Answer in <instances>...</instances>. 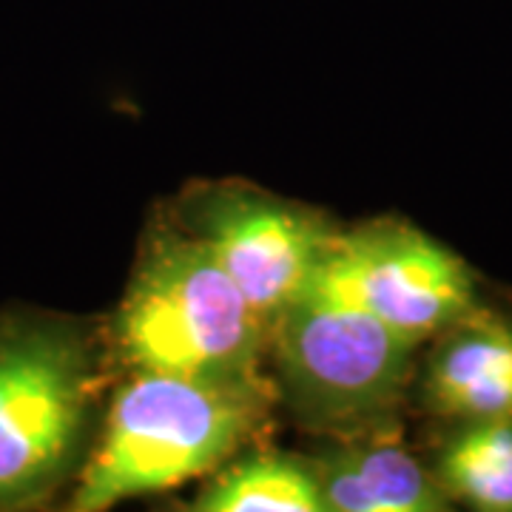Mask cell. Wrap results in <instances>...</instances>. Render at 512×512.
Segmentation results:
<instances>
[{
    "label": "cell",
    "instance_id": "cell-5",
    "mask_svg": "<svg viewBox=\"0 0 512 512\" xmlns=\"http://www.w3.org/2000/svg\"><path fill=\"white\" fill-rule=\"evenodd\" d=\"M308 288L359 305L413 345L436 339L478 311L467 262L399 220L339 231Z\"/></svg>",
    "mask_w": 512,
    "mask_h": 512
},
{
    "label": "cell",
    "instance_id": "cell-8",
    "mask_svg": "<svg viewBox=\"0 0 512 512\" xmlns=\"http://www.w3.org/2000/svg\"><path fill=\"white\" fill-rule=\"evenodd\" d=\"M427 407L453 421L512 416V325L473 311L436 336L424 373Z\"/></svg>",
    "mask_w": 512,
    "mask_h": 512
},
{
    "label": "cell",
    "instance_id": "cell-4",
    "mask_svg": "<svg viewBox=\"0 0 512 512\" xmlns=\"http://www.w3.org/2000/svg\"><path fill=\"white\" fill-rule=\"evenodd\" d=\"M268 350L296 419L356 436L393 424L419 345L359 305L308 288L276 316Z\"/></svg>",
    "mask_w": 512,
    "mask_h": 512
},
{
    "label": "cell",
    "instance_id": "cell-9",
    "mask_svg": "<svg viewBox=\"0 0 512 512\" xmlns=\"http://www.w3.org/2000/svg\"><path fill=\"white\" fill-rule=\"evenodd\" d=\"M194 510L328 512L313 461L279 450H256L231 461L202 490Z\"/></svg>",
    "mask_w": 512,
    "mask_h": 512
},
{
    "label": "cell",
    "instance_id": "cell-6",
    "mask_svg": "<svg viewBox=\"0 0 512 512\" xmlns=\"http://www.w3.org/2000/svg\"><path fill=\"white\" fill-rule=\"evenodd\" d=\"M185 222L265 330L305 293L339 237L319 211L242 185L205 188L185 205Z\"/></svg>",
    "mask_w": 512,
    "mask_h": 512
},
{
    "label": "cell",
    "instance_id": "cell-7",
    "mask_svg": "<svg viewBox=\"0 0 512 512\" xmlns=\"http://www.w3.org/2000/svg\"><path fill=\"white\" fill-rule=\"evenodd\" d=\"M393 427V424H390ZM390 427L367 430L311 458L328 512H441L450 507L436 473Z\"/></svg>",
    "mask_w": 512,
    "mask_h": 512
},
{
    "label": "cell",
    "instance_id": "cell-2",
    "mask_svg": "<svg viewBox=\"0 0 512 512\" xmlns=\"http://www.w3.org/2000/svg\"><path fill=\"white\" fill-rule=\"evenodd\" d=\"M100 365L72 316L0 313V512L40 510L89 456Z\"/></svg>",
    "mask_w": 512,
    "mask_h": 512
},
{
    "label": "cell",
    "instance_id": "cell-1",
    "mask_svg": "<svg viewBox=\"0 0 512 512\" xmlns=\"http://www.w3.org/2000/svg\"><path fill=\"white\" fill-rule=\"evenodd\" d=\"M111 345L128 373H160L271 402L268 330L211 251L188 231L157 234L140 254Z\"/></svg>",
    "mask_w": 512,
    "mask_h": 512
},
{
    "label": "cell",
    "instance_id": "cell-3",
    "mask_svg": "<svg viewBox=\"0 0 512 512\" xmlns=\"http://www.w3.org/2000/svg\"><path fill=\"white\" fill-rule=\"evenodd\" d=\"M268 402L160 373H131L77 473L72 512L171 490L217 470L259 430Z\"/></svg>",
    "mask_w": 512,
    "mask_h": 512
},
{
    "label": "cell",
    "instance_id": "cell-10",
    "mask_svg": "<svg viewBox=\"0 0 512 512\" xmlns=\"http://www.w3.org/2000/svg\"><path fill=\"white\" fill-rule=\"evenodd\" d=\"M436 478L450 501L512 512V416L461 421L441 447Z\"/></svg>",
    "mask_w": 512,
    "mask_h": 512
}]
</instances>
